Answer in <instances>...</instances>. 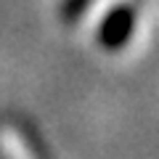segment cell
I'll list each match as a JSON object with an SVG mask.
<instances>
[{"mask_svg": "<svg viewBox=\"0 0 159 159\" xmlns=\"http://www.w3.org/2000/svg\"><path fill=\"white\" fill-rule=\"evenodd\" d=\"M133 29H135V11L130 6H114L106 16L101 19V27H98V43H101L106 51H119V48L127 45V40L133 37Z\"/></svg>", "mask_w": 159, "mask_h": 159, "instance_id": "6da1fadb", "label": "cell"}, {"mask_svg": "<svg viewBox=\"0 0 159 159\" xmlns=\"http://www.w3.org/2000/svg\"><path fill=\"white\" fill-rule=\"evenodd\" d=\"M90 3L93 0H64L61 3V16L66 19V21H74V19H80L82 13L88 11Z\"/></svg>", "mask_w": 159, "mask_h": 159, "instance_id": "7a4b0ae2", "label": "cell"}]
</instances>
